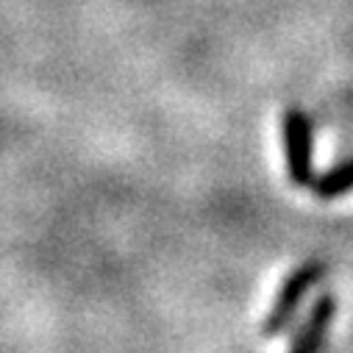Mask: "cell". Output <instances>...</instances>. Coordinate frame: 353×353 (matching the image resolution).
<instances>
[{"instance_id":"3","label":"cell","mask_w":353,"mask_h":353,"mask_svg":"<svg viewBox=\"0 0 353 353\" xmlns=\"http://www.w3.org/2000/svg\"><path fill=\"white\" fill-rule=\"evenodd\" d=\"M334 314H336V298L331 292H323L314 301V306L309 309L301 328L295 331V336L290 342V350L292 353H312V350L323 347L325 336H328V328L334 323Z\"/></svg>"},{"instance_id":"1","label":"cell","mask_w":353,"mask_h":353,"mask_svg":"<svg viewBox=\"0 0 353 353\" xmlns=\"http://www.w3.org/2000/svg\"><path fill=\"white\" fill-rule=\"evenodd\" d=\"M325 261H320V259H309V261H303V264H298V268L284 279V284H281V290H279V295H276V301H273V309H270V314L264 317V323H261V336H279L281 331H287L290 328V323L295 320V314L301 312V303H303V298L309 295V290L325 276Z\"/></svg>"},{"instance_id":"4","label":"cell","mask_w":353,"mask_h":353,"mask_svg":"<svg viewBox=\"0 0 353 353\" xmlns=\"http://www.w3.org/2000/svg\"><path fill=\"white\" fill-rule=\"evenodd\" d=\"M312 187H314L317 198H323V201H334V198H342L345 192H353V159L323 172L320 179H314Z\"/></svg>"},{"instance_id":"2","label":"cell","mask_w":353,"mask_h":353,"mask_svg":"<svg viewBox=\"0 0 353 353\" xmlns=\"http://www.w3.org/2000/svg\"><path fill=\"white\" fill-rule=\"evenodd\" d=\"M284 134V153H287V175L295 187L314 184L312 172V120L303 109L292 106L284 112L281 120Z\"/></svg>"}]
</instances>
